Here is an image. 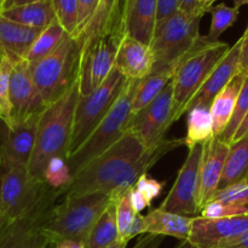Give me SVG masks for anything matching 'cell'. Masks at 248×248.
<instances>
[{"mask_svg": "<svg viewBox=\"0 0 248 248\" xmlns=\"http://www.w3.org/2000/svg\"><path fill=\"white\" fill-rule=\"evenodd\" d=\"M57 193L31 177L27 166L0 164V211L7 224L50 210L58 199Z\"/></svg>", "mask_w": 248, "mask_h": 248, "instance_id": "3", "label": "cell"}, {"mask_svg": "<svg viewBox=\"0 0 248 248\" xmlns=\"http://www.w3.org/2000/svg\"><path fill=\"white\" fill-rule=\"evenodd\" d=\"M229 48L228 43L220 40L211 43L205 36H201L196 45L177 62L171 81L174 120L177 121L186 113L189 102Z\"/></svg>", "mask_w": 248, "mask_h": 248, "instance_id": "5", "label": "cell"}, {"mask_svg": "<svg viewBox=\"0 0 248 248\" xmlns=\"http://www.w3.org/2000/svg\"><path fill=\"white\" fill-rule=\"evenodd\" d=\"M229 148L230 144L220 140L219 137H213L203 143L198 198L199 211L210 202L212 196L218 190Z\"/></svg>", "mask_w": 248, "mask_h": 248, "instance_id": "16", "label": "cell"}, {"mask_svg": "<svg viewBox=\"0 0 248 248\" xmlns=\"http://www.w3.org/2000/svg\"><path fill=\"white\" fill-rule=\"evenodd\" d=\"M119 241V230L116 223L115 203L111 201L101 217L92 227L86 241L85 248H106Z\"/></svg>", "mask_w": 248, "mask_h": 248, "instance_id": "27", "label": "cell"}, {"mask_svg": "<svg viewBox=\"0 0 248 248\" xmlns=\"http://www.w3.org/2000/svg\"><path fill=\"white\" fill-rule=\"evenodd\" d=\"M40 114L18 123L4 124L0 128V164L28 167L33 154Z\"/></svg>", "mask_w": 248, "mask_h": 248, "instance_id": "14", "label": "cell"}, {"mask_svg": "<svg viewBox=\"0 0 248 248\" xmlns=\"http://www.w3.org/2000/svg\"><path fill=\"white\" fill-rule=\"evenodd\" d=\"M200 213L202 218L219 219V218H230L248 215V208L240 205H234V203L211 201V202H208L207 205L201 208Z\"/></svg>", "mask_w": 248, "mask_h": 248, "instance_id": "37", "label": "cell"}, {"mask_svg": "<svg viewBox=\"0 0 248 248\" xmlns=\"http://www.w3.org/2000/svg\"><path fill=\"white\" fill-rule=\"evenodd\" d=\"M130 190V189H128ZM128 190L124 191L120 195L113 198L114 203H115V212H116V223H118L119 230V240L123 237L127 228L132 223L133 218L136 217V211L133 208L132 203L130 200V193Z\"/></svg>", "mask_w": 248, "mask_h": 248, "instance_id": "35", "label": "cell"}, {"mask_svg": "<svg viewBox=\"0 0 248 248\" xmlns=\"http://www.w3.org/2000/svg\"><path fill=\"white\" fill-rule=\"evenodd\" d=\"M178 10L189 16H205L207 12L200 6L199 0H179Z\"/></svg>", "mask_w": 248, "mask_h": 248, "instance_id": "43", "label": "cell"}, {"mask_svg": "<svg viewBox=\"0 0 248 248\" xmlns=\"http://www.w3.org/2000/svg\"><path fill=\"white\" fill-rule=\"evenodd\" d=\"M211 201L234 203V205H240L248 208V181L232 184L227 188L218 189L210 202Z\"/></svg>", "mask_w": 248, "mask_h": 248, "instance_id": "36", "label": "cell"}, {"mask_svg": "<svg viewBox=\"0 0 248 248\" xmlns=\"http://www.w3.org/2000/svg\"><path fill=\"white\" fill-rule=\"evenodd\" d=\"M241 52H240V62L239 67L240 69L244 72H248V36L244 38L241 36Z\"/></svg>", "mask_w": 248, "mask_h": 248, "instance_id": "44", "label": "cell"}, {"mask_svg": "<svg viewBox=\"0 0 248 248\" xmlns=\"http://www.w3.org/2000/svg\"><path fill=\"white\" fill-rule=\"evenodd\" d=\"M241 38L236 41L232 46H230L222 60L217 63L211 74L199 89L195 96L193 97L188 104L186 111L190 108L196 106H207L211 107L213 99L218 93L232 81V78L237 74L240 70V52H241Z\"/></svg>", "mask_w": 248, "mask_h": 248, "instance_id": "17", "label": "cell"}, {"mask_svg": "<svg viewBox=\"0 0 248 248\" xmlns=\"http://www.w3.org/2000/svg\"><path fill=\"white\" fill-rule=\"evenodd\" d=\"M203 16H189L177 10L159 28L150 43L155 62L176 65L177 62L200 40V23Z\"/></svg>", "mask_w": 248, "mask_h": 248, "instance_id": "10", "label": "cell"}, {"mask_svg": "<svg viewBox=\"0 0 248 248\" xmlns=\"http://www.w3.org/2000/svg\"><path fill=\"white\" fill-rule=\"evenodd\" d=\"M144 219L145 234L160 235L164 237L172 236L181 241H188L194 217L174 215L160 208H154L144 216Z\"/></svg>", "mask_w": 248, "mask_h": 248, "instance_id": "23", "label": "cell"}, {"mask_svg": "<svg viewBox=\"0 0 248 248\" xmlns=\"http://www.w3.org/2000/svg\"><path fill=\"white\" fill-rule=\"evenodd\" d=\"M0 14L17 23L38 29H45L56 19L51 0L1 10Z\"/></svg>", "mask_w": 248, "mask_h": 248, "instance_id": "25", "label": "cell"}, {"mask_svg": "<svg viewBox=\"0 0 248 248\" xmlns=\"http://www.w3.org/2000/svg\"><path fill=\"white\" fill-rule=\"evenodd\" d=\"M162 241H164V236L147 234L138 240L133 248H159ZM174 248H191V246L188 244V241H181V244Z\"/></svg>", "mask_w": 248, "mask_h": 248, "instance_id": "42", "label": "cell"}, {"mask_svg": "<svg viewBox=\"0 0 248 248\" xmlns=\"http://www.w3.org/2000/svg\"><path fill=\"white\" fill-rule=\"evenodd\" d=\"M181 145H184V138L165 140L159 147L148 149L127 130L118 142L73 177L65 188L58 190V198L93 193L115 198L128 190L165 154Z\"/></svg>", "mask_w": 248, "mask_h": 248, "instance_id": "1", "label": "cell"}, {"mask_svg": "<svg viewBox=\"0 0 248 248\" xmlns=\"http://www.w3.org/2000/svg\"><path fill=\"white\" fill-rule=\"evenodd\" d=\"M98 1L99 0H78L79 16H78V28L74 34V38H77V36L81 33L82 29L86 27V24L89 23L92 15L96 11Z\"/></svg>", "mask_w": 248, "mask_h": 248, "instance_id": "39", "label": "cell"}, {"mask_svg": "<svg viewBox=\"0 0 248 248\" xmlns=\"http://www.w3.org/2000/svg\"><path fill=\"white\" fill-rule=\"evenodd\" d=\"M41 31L43 29L23 26L0 14V57L6 56L14 64L26 60Z\"/></svg>", "mask_w": 248, "mask_h": 248, "instance_id": "19", "label": "cell"}, {"mask_svg": "<svg viewBox=\"0 0 248 248\" xmlns=\"http://www.w3.org/2000/svg\"><path fill=\"white\" fill-rule=\"evenodd\" d=\"M120 22H124L123 5L120 4V0H99L91 19L75 39L81 47L84 41L109 31Z\"/></svg>", "mask_w": 248, "mask_h": 248, "instance_id": "24", "label": "cell"}, {"mask_svg": "<svg viewBox=\"0 0 248 248\" xmlns=\"http://www.w3.org/2000/svg\"><path fill=\"white\" fill-rule=\"evenodd\" d=\"M203 143L189 148L188 156L179 170L171 191L159 207L160 210L186 217H196L200 213L198 198Z\"/></svg>", "mask_w": 248, "mask_h": 248, "instance_id": "12", "label": "cell"}, {"mask_svg": "<svg viewBox=\"0 0 248 248\" xmlns=\"http://www.w3.org/2000/svg\"><path fill=\"white\" fill-rule=\"evenodd\" d=\"M245 181H248V133L230 144L218 189Z\"/></svg>", "mask_w": 248, "mask_h": 248, "instance_id": "26", "label": "cell"}, {"mask_svg": "<svg viewBox=\"0 0 248 248\" xmlns=\"http://www.w3.org/2000/svg\"><path fill=\"white\" fill-rule=\"evenodd\" d=\"M186 118V136L184 145L188 148L196 144H202L213 138L212 116L210 107L196 106L189 109Z\"/></svg>", "mask_w": 248, "mask_h": 248, "instance_id": "28", "label": "cell"}, {"mask_svg": "<svg viewBox=\"0 0 248 248\" xmlns=\"http://www.w3.org/2000/svg\"><path fill=\"white\" fill-rule=\"evenodd\" d=\"M173 89L170 82L161 93L131 118L127 130L148 149L165 142V135L174 123Z\"/></svg>", "mask_w": 248, "mask_h": 248, "instance_id": "11", "label": "cell"}, {"mask_svg": "<svg viewBox=\"0 0 248 248\" xmlns=\"http://www.w3.org/2000/svg\"><path fill=\"white\" fill-rule=\"evenodd\" d=\"M6 225H7L6 220H5L4 216H2L1 211H0V228H5V227H6Z\"/></svg>", "mask_w": 248, "mask_h": 248, "instance_id": "53", "label": "cell"}, {"mask_svg": "<svg viewBox=\"0 0 248 248\" xmlns=\"http://www.w3.org/2000/svg\"><path fill=\"white\" fill-rule=\"evenodd\" d=\"M216 1H217V0H211V2H210V5H211V6H213V4H215ZM210 9H211V7H210Z\"/></svg>", "mask_w": 248, "mask_h": 248, "instance_id": "55", "label": "cell"}, {"mask_svg": "<svg viewBox=\"0 0 248 248\" xmlns=\"http://www.w3.org/2000/svg\"><path fill=\"white\" fill-rule=\"evenodd\" d=\"M246 72L240 69L237 74L232 79V81L216 96L210 107L211 116H212L213 137H219L227 128L232 113L237 96L240 93L242 84H244Z\"/></svg>", "mask_w": 248, "mask_h": 248, "instance_id": "21", "label": "cell"}, {"mask_svg": "<svg viewBox=\"0 0 248 248\" xmlns=\"http://www.w3.org/2000/svg\"><path fill=\"white\" fill-rule=\"evenodd\" d=\"M65 35L67 33L64 31V29L58 23L57 19H55L50 26L43 29V31L39 34L27 55L26 61L33 64V63L43 60L60 45Z\"/></svg>", "mask_w": 248, "mask_h": 248, "instance_id": "29", "label": "cell"}, {"mask_svg": "<svg viewBox=\"0 0 248 248\" xmlns=\"http://www.w3.org/2000/svg\"><path fill=\"white\" fill-rule=\"evenodd\" d=\"M220 248H248V230L232 241L224 244Z\"/></svg>", "mask_w": 248, "mask_h": 248, "instance_id": "45", "label": "cell"}, {"mask_svg": "<svg viewBox=\"0 0 248 248\" xmlns=\"http://www.w3.org/2000/svg\"><path fill=\"white\" fill-rule=\"evenodd\" d=\"M126 246H127V245L124 244V242L116 241L115 244L110 245V246H108V247H106V248H126Z\"/></svg>", "mask_w": 248, "mask_h": 248, "instance_id": "52", "label": "cell"}, {"mask_svg": "<svg viewBox=\"0 0 248 248\" xmlns=\"http://www.w3.org/2000/svg\"><path fill=\"white\" fill-rule=\"evenodd\" d=\"M208 12L212 16V21H211L210 31L207 35H205V38L211 43L219 41L220 35L236 23L240 15L239 9L234 6H228L225 2L213 5L208 10Z\"/></svg>", "mask_w": 248, "mask_h": 248, "instance_id": "30", "label": "cell"}, {"mask_svg": "<svg viewBox=\"0 0 248 248\" xmlns=\"http://www.w3.org/2000/svg\"><path fill=\"white\" fill-rule=\"evenodd\" d=\"M242 36H244V38H246V36H248V26H247L246 31H245V33L242 34Z\"/></svg>", "mask_w": 248, "mask_h": 248, "instance_id": "54", "label": "cell"}, {"mask_svg": "<svg viewBox=\"0 0 248 248\" xmlns=\"http://www.w3.org/2000/svg\"><path fill=\"white\" fill-rule=\"evenodd\" d=\"M173 73V64L160 62L154 63L149 74L143 78L138 85L137 92L133 97L132 108H131L132 116L145 108L150 102L154 101L161 93L162 90L172 81Z\"/></svg>", "mask_w": 248, "mask_h": 248, "instance_id": "22", "label": "cell"}, {"mask_svg": "<svg viewBox=\"0 0 248 248\" xmlns=\"http://www.w3.org/2000/svg\"><path fill=\"white\" fill-rule=\"evenodd\" d=\"M157 0H136L125 18V31L136 40L150 45L156 26Z\"/></svg>", "mask_w": 248, "mask_h": 248, "instance_id": "20", "label": "cell"}, {"mask_svg": "<svg viewBox=\"0 0 248 248\" xmlns=\"http://www.w3.org/2000/svg\"><path fill=\"white\" fill-rule=\"evenodd\" d=\"M155 63L154 53L149 45L125 34L118 48L114 68L127 80H142Z\"/></svg>", "mask_w": 248, "mask_h": 248, "instance_id": "18", "label": "cell"}, {"mask_svg": "<svg viewBox=\"0 0 248 248\" xmlns=\"http://www.w3.org/2000/svg\"><path fill=\"white\" fill-rule=\"evenodd\" d=\"M125 34V24L120 22L109 31L82 43L78 69L80 96L89 94L108 78Z\"/></svg>", "mask_w": 248, "mask_h": 248, "instance_id": "8", "label": "cell"}, {"mask_svg": "<svg viewBox=\"0 0 248 248\" xmlns=\"http://www.w3.org/2000/svg\"><path fill=\"white\" fill-rule=\"evenodd\" d=\"M248 230V215L208 219L194 217L188 244L194 248H220Z\"/></svg>", "mask_w": 248, "mask_h": 248, "instance_id": "15", "label": "cell"}, {"mask_svg": "<svg viewBox=\"0 0 248 248\" xmlns=\"http://www.w3.org/2000/svg\"><path fill=\"white\" fill-rule=\"evenodd\" d=\"M140 80H127L123 91L110 110L102 119L93 132L89 136L84 144L70 156L67 157V165L72 176H77L98 155L118 142L127 131L132 113V101L137 92Z\"/></svg>", "mask_w": 248, "mask_h": 248, "instance_id": "6", "label": "cell"}, {"mask_svg": "<svg viewBox=\"0 0 248 248\" xmlns=\"http://www.w3.org/2000/svg\"><path fill=\"white\" fill-rule=\"evenodd\" d=\"M247 113H248V72L246 73L244 84H242L241 90H240L239 96H237L234 113H232V119H230L229 124H228L224 132L222 133V136H219L220 140L227 142L228 144H230L232 138H234L235 132H236L240 124L242 123V120H244V118L246 116Z\"/></svg>", "mask_w": 248, "mask_h": 248, "instance_id": "32", "label": "cell"}, {"mask_svg": "<svg viewBox=\"0 0 248 248\" xmlns=\"http://www.w3.org/2000/svg\"><path fill=\"white\" fill-rule=\"evenodd\" d=\"M210 2H211V0H199V4H200V6L202 7L206 12H208V10H210V7H211Z\"/></svg>", "mask_w": 248, "mask_h": 248, "instance_id": "50", "label": "cell"}, {"mask_svg": "<svg viewBox=\"0 0 248 248\" xmlns=\"http://www.w3.org/2000/svg\"><path fill=\"white\" fill-rule=\"evenodd\" d=\"M178 7L179 0H157L156 26H155V29L159 28L169 17H171L178 10Z\"/></svg>", "mask_w": 248, "mask_h": 248, "instance_id": "40", "label": "cell"}, {"mask_svg": "<svg viewBox=\"0 0 248 248\" xmlns=\"http://www.w3.org/2000/svg\"><path fill=\"white\" fill-rule=\"evenodd\" d=\"M52 248H85L84 244L73 240H62V241L56 242L55 245H51Z\"/></svg>", "mask_w": 248, "mask_h": 248, "instance_id": "48", "label": "cell"}, {"mask_svg": "<svg viewBox=\"0 0 248 248\" xmlns=\"http://www.w3.org/2000/svg\"><path fill=\"white\" fill-rule=\"evenodd\" d=\"M39 1H43V0H2L1 4H0V11H1V10L12 9V7L33 4V2H39Z\"/></svg>", "mask_w": 248, "mask_h": 248, "instance_id": "46", "label": "cell"}, {"mask_svg": "<svg viewBox=\"0 0 248 248\" xmlns=\"http://www.w3.org/2000/svg\"><path fill=\"white\" fill-rule=\"evenodd\" d=\"M73 176L67 161L63 157H52L48 160L43 174V181L53 190H62L72 182Z\"/></svg>", "mask_w": 248, "mask_h": 248, "instance_id": "31", "label": "cell"}, {"mask_svg": "<svg viewBox=\"0 0 248 248\" xmlns=\"http://www.w3.org/2000/svg\"><path fill=\"white\" fill-rule=\"evenodd\" d=\"M10 116L4 124L18 123L34 114H41L46 108L31 74V64L26 60L15 63L10 78Z\"/></svg>", "mask_w": 248, "mask_h": 248, "instance_id": "13", "label": "cell"}, {"mask_svg": "<svg viewBox=\"0 0 248 248\" xmlns=\"http://www.w3.org/2000/svg\"><path fill=\"white\" fill-rule=\"evenodd\" d=\"M14 68V63L6 57H0V119L2 123H6L10 116V78Z\"/></svg>", "mask_w": 248, "mask_h": 248, "instance_id": "34", "label": "cell"}, {"mask_svg": "<svg viewBox=\"0 0 248 248\" xmlns=\"http://www.w3.org/2000/svg\"><path fill=\"white\" fill-rule=\"evenodd\" d=\"M56 19L68 35L74 36L78 28V0H51Z\"/></svg>", "mask_w": 248, "mask_h": 248, "instance_id": "33", "label": "cell"}, {"mask_svg": "<svg viewBox=\"0 0 248 248\" xmlns=\"http://www.w3.org/2000/svg\"><path fill=\"white\" fill-rule=\"evenodd\" d=\"M113 201L102 193L65 198L60 205H53L41 222V228L51 245L62 240L84 244L102 213Z\"/></svg>", "mask_w": 248, "mask_h": 248, "instance_id": "4", "label": "cell"}, {"mask_svg": "<svg viewBox=\"0 0 248 248\" xmlns=\"http://www.w3.org/2000/svg\"><path fill=\"white\" fill-rule=\"evenodd\" d=\"M126 81L127 79L113 68L108 78L97 89L85 96L79 94L73 120L69 156L84 144L102 119L108 114L123 91Z\"/></svg>", "mask_w": 248, "mask_h": 248, "instance_id": "9", "label": "cell"}, {"mask_svg": "<svg viewBox=\"0 0 248 248\" xmlns=\"http://www.w3.org/2000/svg\"><path fill=\"white\" fill-rule=\"evenodd\" d=\"M232 1H234V7H236L239 10L244 5H248V0H232Z\"/></svg>", "mask_w": 248, "mask_h": 248, "instance_id": "51", "label": "cell"}, {"mask_svg": "<svg viewBox=\"0 0 248 248\" xmlns=\"http://www.w3.org/2000/svg\"><path fill=\"white\" fill-rule=\"evenodd\" d=\"M79 99L78 81L40 114L33 154L28 164L31 177L43 181L48 160L69 156L74 111Z\"/></svg>", "mask_w": 248, "mask_h": 248, "instance_id": "2", "label": "cell"}, {"mask_svg": "<svg viewBox=\"0 0 248 248\" xmlns=\"http://www.w3.org/2000/svg\"><path fill=\"white\" fill-rule=\"evenodd\" d=\"M80 50L77 39L67 34L50 55L33 64L29 63L46 107L60 99L78 81Z\"/></svg>", "mask_w": 248, "mask_h": 248, "instance_id": "7", "label": "cell"}, {"mask_svg": "<svg viewBox=\"0 0 248 248\" xmlns=\"http://www.w3.org/2000/svg\"><path fill=\"white\" fill-rule=\"evenodd\" d=\"M247 133H248V113L246 114V116L244 118L242 123L240 124V126H239V128L236 130V132H235L234 138H232V143H234V142H236V140H241V138L245 137ZM232 143H230V144H232Z\"/></svg>", "mask_w": 248, "mask_h": 248, "instance_id": "47", "label": "cell"}, {"mask_svg": "<svg viewBox=\"0 0 248 248\" xmlns=\"http://www.w3.org/2000/svg\"><path fill=\"white\" fill-rule=\"evenodd\" d=\"M136 0H125L123 4V18L124 22H125V18L127 17V15L130 14L131 9H132L133 4H135Z\"/></svg>", "mask_w": 248, "mask_h": 248, "instance_id": "49", "label": "cell"}, {"mask_svg": "<svg viewBox=\"0 0 248 248\" xmlns=\"http://www.w3.org/2000/svg\"><path fill=\"white\" fill-rule=\"evenodd\" d=\"M142 234H145V219H144V216H143L142 213H137L136 217L133 218L132 223L130 224V227L127 228L126 232L123 235V237H121L119 241L127 245L133 237Z\"/></svg>", "mask_w": 248, "mask_h": 248, "instance_id": "41", "label": "cell"}, {"mask_svg": "<svg viewBox=\"0 0 248 248\" xmlns=\"http://www.w3.org/2000/svg\"><path fill=\"white\" fill-rule=\"evenodd\" d=\"M165 186V182H159L157 179L150 178L148 177V174H143L140 178L136 181V183L133 184V188L137 191H140L143 195V198L147 200V202L152 203V201L154 199H156L157 196L161 194L162 189Z\"/></svg>", "mask_w": 248, "mask_h": 248, "instance_id": "38", "label": "cell"}]
</instances>
